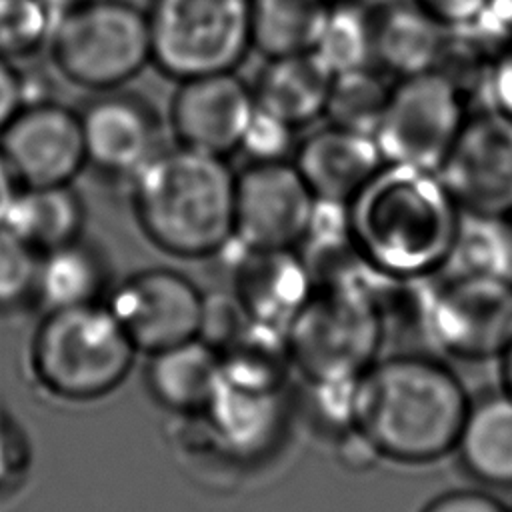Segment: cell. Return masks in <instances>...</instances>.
I'll use <instances>...</instances> for the list:
<instances>
[{"label":"cell","mask_w":512,"mask_h":512,"mask_svg":"<svg viewBox=\"0 0 512 512\" xmlns=\"http://www.w3.org/2000/svg\"><path fill=\"white\" fill-rule=\"evenodd\" d=\"M84 220V202L70 184L20 186L2 228L42 254L80 238Z\"/></svg>","instance_id":"cb8c5ba5"},{"label":"cell","mask_w":512,"mask_h":512,"mask_svg":"<svg viewBox=\"0 0 512 512\" xmlns=\"http://www.w3.org/2000/svg\"><path fill=\"white\" fill-rule=\"evenodd\" d=\"M152 66L176 82L236 70L248 50L250 0H150Z\"/></svg>","instance_id":"52a82bcc"},{"label":"cell","mask_w":512,"mask_h":512,"mask_svg":"<svg viewBox=\"0 0 512 512\" xmlns=\"http://www.w3.org/2000/svg\"><path fill=\"white\" fill-rule=\"evenodd\" d=\"M286 382L254 380L222 370L206 408L196 416L204 442L234 464L272 454L288 426Z\"/></svg>","instance_id":"30bf717a"},{"label":"cell","mask_w":512,"mask_h":512,"mask_svg":"<svg viewBox=\"0 0 512 512\" xmlns=\"http://www.w3.org/2000/svg\"><path fill=\"white\" fill-rule=\"evenodd\" d=\"M220 376V354L204 340L190 338L148 358L144 380L150 396L182 418L198 416Z\"/></svg>","instance_id":"44dd1931"},{"label":"cell","mask_w":512,"mask_h":512,"mask_svg":"<svg viewBox=\"0 0 512 512\" xmlns=\"http://www.w3.org/2000/svg\"><path fill=\"white\" fill-rule=\"evenodd\" d=\"M30 466V444L24 430L0 408V496L20 488Z\"/></svg>","instance_id":"d6a6232c"},{"label":"cell","mask_w":512,"mask_h":512,"mask_svg":"<svg viewBox=\"0 0 512 512\" xmlns=\"http://www.w3.org/2000/svg\"><path fill=\"white\" fill-rule=\"evenodd\" d=\"M24 108L22 72L14 62L0 56V134Z\"/></svg>","instance_id":"74e56055"},{"label":"cell","mask_w":512,"mask_h":512,"mask_svg":"<svg viewBox=\"0 0 512 512\" xmlns=\"http://www.w3.org/2000/svg\"><path fill=\"white\" fill-rule=\"evenodd\" d=\"M84 2H88V0H44V4L48 6V10L52 12L54 20H58V18L64 16L66 12H70V10L78 8V6H82Z\"/></svg>","instance_id":"60d3db41"},{"label":"cell","mask_w":512,"mask_h":512,"mask_svg":"<svg viewBox=\"0 0 512 512\" xmlns=\"http://www.w3.org/2000/svg\"><path fill=\"white\" fill-rule=\"evenodd\" d=\"M312 52L332 74L374 64L372 6L362 0H330Z\"/></svg>","instance_id":"83f0119b"},{"label":"cell","mask_w":512,"mask_h":512,"mask_svg":"<svg viewBox=\"0 0 512 512\" xmlns=\"http://www.w3.org/2000/svg\"><path fill=\"white\" fill-rule=\"evenodd\" d=\"M444 274H472L512 280V220L460 210Z\"/></svg>","instance_id":"484cf974"},{"label":"cell","mask_w":512,"mask_h":512,"mask_svg":"<svg viewBox=\"0 0 512 512\" xmlns=\"http://www.w3.org/2000/svg\"><path fill=\"white\" fill-rule=\"evenodd\" d=\"M128 184L136 222L162 252L198 260L232 242L236 172L224 156L162 148Z\"/></svg>","instance_id":"3957f363"},{"label":"cell","mask_w":512,"mask_h":512,"mask_svg":"<svg viewBox=\"0 0 512 512\" xmlns=\"http://www.w3.org/2000/svg\"><path fill=\"white\" fill-rule=\"evenodd\" d=\"M422 512H512L498 498L480 490H454L434 498Z\"/></svg>","instance_id":"8d00e7d4"},{"label":"cell","mask_w":512,"mask_h":512,"mask_svg":"<svg viewBox=\"0 0 512 512\" xmlns=\"http://www.w3.org/2000/svg\"><path fill=\"white\" fill-rule=\"evenodd\" d=\"M54 22L44 0H0V56L10 62L36 56L48 46Z\"/></svg>","instance_id":"f1b7e54d"},{"label":"cell","mask_w":512,"mask_h":512,"mask_svg":"<svg viewBox=\"0 0 512 512\" xmlns=\"http://www.w3.org/2000/svg\"><path fill=\"white\" fill-rule=\"evenodd\" d=\"M38 264L40 252L0 226V312L34 304Z\"/></svg>","instance_id":"f546056e"},{"label":"cell","mask_w":512,"mask_h":512,"mask_svg":"<svg viewBox=\"0 0 512 512\" xmlns=\"http://www.w3.org/2000/svg\"><path fill=\"white\" fill-rule=\"evenodd\" d=\"M78 114L86 166L106 178L130 182L164 148L160 118L142 96L96 92Z\"/></svg>","instance_id":"9a60e30c"},{"label":"cell","mask_w":512,"mask_h":512,"mask_svg":"<svg viewBox=\"0 0 512 512\" xmlns=\"http://www.w3.org/2000/svg\"><path fill=\"white\" fill-rule=\"evenodd\" d=\"M418 334L460 360L502 356L512 342V280L434 274Z\"/></svg>","instance_id":"9c48e42d"},{"label":"cell","mask_w":512,"mask_h":512,"mask_svg":"<svg viewBox=\"0 0 512 512\" xmlns=\"http://www.w3.org/2000/svg\"><path fill=\"white\" fill-rule=\"evenodd\" d=\"M256 110L252 86L234 70L178 82L170 102L176 144L224 156L238 152Z\"/></svg>","instance_id":"2e32d148"},{"label":"cell","mask_w":512,"mask_h":512,"mask_svg":"<svg viewBox=\"0 0 512 512\" xmlns=\"http://www.w3.org/2000/svg\"><path fill=\"white\" fill-rule=\"evenodd\" d=\"M330 0H250L252 48L266 58L312 52Z\"/></svg>","instance_id":"d4e9b609"},{"label":"cell","mask_w":512,"mask_h":512,"mask_svg":"<svg viewBox=\"0 0 512 512\" xmlns=\"http://www.w3.org/2000/svg\"><path fill=\"white\" fill-rule=\"evenodd\" d=\"M484 18L506 34H512V0H490Z\"/></svg>","instance_id":"ab89813d"},{"label":"cell","mask_w":512,"mask_h":512,"mask_svg":"<svg viewBox=\"0 0 512 512\" xmlns=\"http://www.w3.org/2000/svg\"><path fill=\"white\" fill-rule=\"evenodd\" d=\"M296 128L256 106L238 152H244L250 162L290 160L296 150Z\"/></svg>","instance_id":"4dcf8cb0"},{"label":"cell","mask_w":512,"mask_h":512,"mask_svg":"<svg viewBox=\"0 0 512 512\" xmlns=\"http://www.w3.org/2000/svg\"><path fill=\"white\" fill-rule=\"evenodd\" d=\"M332 76L314 52L266 58L252 84L256 106L300 130L324 118Z\"/></svg>","instance_id":"ffe728a7"},{"label":"cell","mask_w":512,"mask_h":512,"mask_svg":"<svg viewBox=\"0 0 512 512\" xmlns=\"http://www.w3.org/2000/svg\"><path fill=\"white\" fill-rule=\"evenodd\" d=\"M20 186L72 184L86 168L80 114L56 100L24 106L0 134Z\"/></svg>","instance_id":"5bb4252c"},{"label":"cell","mask_w":512,"mask_h":512,"mask_svg":"<svg viewBox=\"0 0 512 512\" xmlns=\"http://www.w3.org/2000/svg\"><path fill=\"white\" fill-rule=\"evenodd\" d=\"M482 106L512 118V34L498 44L490 60L484 80Z\"/></svg>","instance_id":"836d02e7"},{"label":"cell","mask_w":512,"mask_h":512,"mask_svg":"<svg viewBox=\"0 0 512 512\" xmlns=\"http://www.w3.org/2000/svg\"><path fill=\"white\" fill-rule=\"evenodd\" d=\"M104 302L132 346L150 356L198 336L204 294L176 270L146 268L112 286Z\"/></svg>","instance_id":"8fae6325"},{"label":"cell","mask_w":512,"mask_h":512,"mask_svg":"<svg viewBox=\"0 0 512 512\" xmlns=\"http://www.w3.org/2000/svg\"><path fill=\"white\" fill-rule=\"evenodd\" d=\"M334 450L338 462L352 472L370 470L382 458L374 442L356 426L334 436Z\"/></svg>","instance_id":"e575fe53"},{"label":"cell","mask_w":512,"mask_h":512,"mask_svg":"<svg viewBox=\"0 0 512 512\" xmlns=\"http://www.w3.org/2000/svg\"><path fill=\"white\" fill-rule=\"evenodd\" d=\"M428 14L450 30L466 28L480 22L490 0H416Z\"/></svg>","instance_id":"d590c367"},{"label":"cell","mask_w":512,"mask_h":512,"mask_svg":"<svg viewBox=\"0 0 512 512\" xmlns=\"http://www.w3.org/2000/svg\"><path fill=\"white\" fill-rule=\"evenodd\" d=\"M438 176L460 210L512 216V118L470 110Z\"/></svg>","instance_id":"4fadbf2b"},{"label":"cell","mask_w":512,"mask_h":512,"mask_svg":"<svg viewBox=\"0 0 512 512\" xmlns=\"http://www.w3.org/2000/svg\"><path fill=\"white\" fill-rule=\"evenodd\" d=\"M390 276L368 264L342 280L312 284L284 336L306 384L356 380L378 360L388 324L382 296Z\"/></svg>","instance_id":"277c9868"},{"label":"cell","mask_w":512,"mask_h":512,"mask_svg":"<svg viewBox=\"0 0 512 512\" xmlns=\"http://www.w3.org/2000/svg\"><path fill=\"white\" fill-rule=\"evenodd\" d=\"M56 70L74 86L118 90L152 64L146 10L128 0H88L54 22Z\"/></svg>","instance_id":"8992f818"},{"label":"cell","mask_w":512,"mask_h":512,"mask_svg":"<svg viewBox=\"0 0 512 512\" xmlns=\"http://www.w3.org/2000/svg\"><path fill=\"white\" fill-rule=\"evenodd\" d=\"M18 188H20V184H18V180H16L8 160L4 158V154L0 150V226H2V222L6 218V212H8L10 204H12Z\"/></svg>","instance_id":"f35d334b"},{"label":"cell","mask_w":512,"mask_h":512,"mask_svg":"<svg viewBox=\"0 0 512 512\" xmlns=\"http://www.w3.org/2000/svg\"><path fill=\"white\" fill-rule=\"evenodd\" d=\"M502 378H504V390L512 394V342L502 352Z\"/></svg>","instance_id":"b9f144b4"},{"label":"cell","mask_w":512,"mask_h":512,"mask_svg":"<svg viewBox=\"0 0 512 512\" xmlns=\"http://www.w3.org/2000/svg\"><path fill=\"white\" fill-rule=\"evenodd\" d=\"M448 34L416 0L372 6V60L392 80L438 68Z\"/></svg>","instance_id":"d6986e66"},{"label":"cell","mask_w":512,"mask_h":512,"mask_svg":"<svg viewBox=\"0 0 512 512\" xmlns=\"http://www.w3.org/2000/svg\"><path fill=\"white\" fill-rule=\"evenodd\" d=\"M470 400L460 378L428 354H394L356 382L354 426L382 458L424 464L454 450Z\"/></svg>","instance_id":"7a4b0ae2"},{"label":"cell","mask_w":512,"mask_h":512,"mask_svg":"<svg viewBox=\"0 0 512 512\" xmlns=\"http://www.w3.org/2000/svg\"><path fill=\"white\" fill-rule=\"evenodd\" d=\"M470 106L464 90L440 68L394 80L374 134L384 162L438 172Z\"/></svg>","instance_id":"ba28073f"},{"label":"cell","mask_w":512,"mask_h":512,"mask_svg":"<svg viewBox=\"0 0 512 512\" xmlns=\"http://www.w3.org/2000/svg\"><path fill=\"white\" fill-rule=\"evenodd\" d=\"M316 196L292 160L248 162L236 172L234 240L254 250H296Z\"/></svg>","instance_id":"7c38bea8"},{"label":"cell","mask_w":512,"mask_h":512,"mask_svg":"<svg viewBox=\"0 0 512 512\" xmlns=\"http://www.w3.org/2000/svg\"><path fill=\"white\" fill-rule=\"evenodd\" d=\"M238 246L240 256L232 262L230 290L252 322L286 330L312 292V278L302 256L298 250Z\"/></svg>","instance_id":"e0dca14e"},{"label":"cell","mask_w":512,"mask_h":512,"mask_svg":"<svg viewBox=\"0 0 512 512\" xmlns=\"http://www.w3.org/2000/svg\"><path fill=\"white\" fill-rule=\"evenodd\" d=\"M454 450L478 482L512 486V394L504 390L470 402Z\"/></svg>","instance_id":"603a6c76"},{"label":"cell","mask_w":512,"mask_h":512,"mask_svg":"<svg viewBox=\"0 0 512 512\" xmlns=\"http://www.w3.org/2000/svg\"><path fill=\"white\" fill-rule=\"evenodd\" d=\"M346 208L352 246L372 270L392 278L442 272L460 208L438 172L384 162Z\"/></svg>","instance_id":"6da1fadb"},{"label":"cell","mask_w":512,"mask_h":512,"mask_svg":"<svg viewBox=\"0 0 512 512\" xmlns=\"http://www.w3.org/2000/svg\"><path fill=\"white\" fill-rule=\"evenodd\" d=\"M290 160L318 200L342 204H348L384 164L374 136L334 124L298 140Z\"/></svg>","instance_id":"ac0fdd59"},{"label":"cell","mask_w":512,"mask_h":512,"mask_svg":"<svg viewBox=\"0 0 512 512\" xmlns=\"http://www.w3.org/2000/svg\"><path fill=\"white\" fill-rule=\"evenodd\" d=\"M110 288L106 256L84 236L40 254L34 304L42 312L104 302Z\"/></svg>","instance_id":"7402d4cb"},{"label":"cell","mask_w":512,"mask_h":512,"mask_svg":"<svg viewBox=\"0 0 512 512\" xmlns=\"http://www.w3.org/2000/svg\"><path fill=\"white\" fill-rule=\"evenodd\" d=\"M392 78L374 64L332 76L324 118L328 124L374 136L382 120Z\"/></svg>","instance_id":"4316f807"},{"label":"cell","mask_w":512,"mask_h":512,"mask_svg":"<svg viewBox=\"0 0 512 512\" xmlns=\"http://www.w3.org/2000/svg\"><path fill=\"white\" fill-rule=\"evenodd\" d=\"M248 322L250 318L232 290L204 294L198 338L222 354L242 336Z\"/></svg>","instance_id":"1f68e13d"},{"label":"cell","mask_w":512,"mask_h":512,"mask_svg":"<svg viewBox=\"0 0 512 512\" xmlns=\"http://www.w3.org/2000/svg\"><path fill=\"white\" fill-rule=\"evenodd\" d=\"M136 354L106 302H98L44 312L30 338L28 366L46 394L90 402L128 378Z\"/></svg>","instance_id":"5b68a950"}]
</instances>
